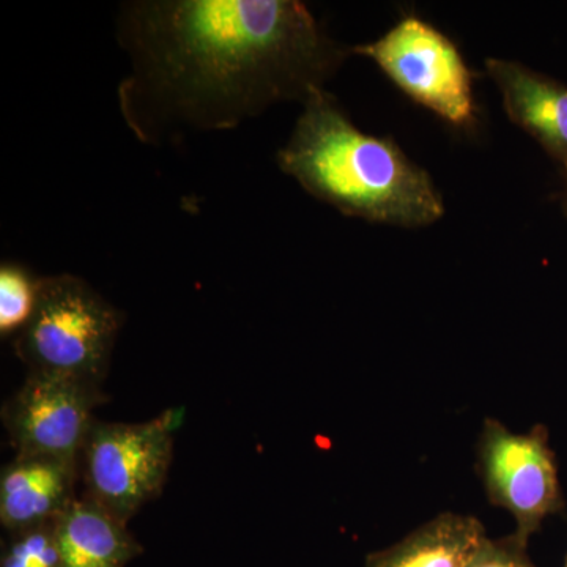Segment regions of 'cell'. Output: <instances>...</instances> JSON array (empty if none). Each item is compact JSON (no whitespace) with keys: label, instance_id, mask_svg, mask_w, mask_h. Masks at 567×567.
I'll return each mask as SVG.
<instances>
[{"label":"cell","instance_id":"4","mask_svg":"<svg viewBox=\"0 0 567 567\" xmlns=\"http://www.w3.org/2000/svg\"><path fill=\"white\" fill-rule=\"evenodd\" d=\"M173 456V431L164 417L133 424L95 420L80 456L84 495L126 525L162 495Z\"/></svg>","mask_w":567,"mask_h":567},{"label":"cell","instance_id":"10","mask_svg":"<svg viewBox=\"0 0 567 567\" xmlns=\"http://www.w3.org/2000/svg\"><path fill=\"white\" fill-rule=\"evenodd\" d=\"M61 567H126L142 546L125 524L91 496H76L55 520Z\"/></svg>","mask_w":567,"mask_h":567},{"label":"cell","instance_id":"9","mask_svg":"<svg viewBox=\"0 0 567 567\" xmlns=\"http://www.w3.org/2000/svg\"><path fill=\"white\" fill-rule=\"evenodd\" d=\"M511 122L539 142L567 174V85L514 61L487 59Z\"/></svg>","mask_w":567,"mask_h":567},{"label":"cell","instance_id":"12","mask_svg":"<svg viewBox=\"0 0 567 567\" xmlns=\"http://www.w3.org/2000/svg\"><path fill=\"white\" fill-rule=\"evenodd\" d=\"M40 278L17 264H2L0 268V333H20L29 322L39 298Z\"/></svg>","mask_w":567,"mask_h":567},{"label":"cell","instance_id":"1","mask_svg":"<svg viewBox=\"0 0 567 567\" xmlns=\"http://www.w3.org/2000/svg\"><path fill=\"white\" fill-rule=\"evenodd\" d=\"M117 37L132 63L118 104L148 145L303 104L352 54L297 0H134Z\"/></svg>","mask_w":567,"mask_h":567},{"label":"cell","instance_id":"14","mask_svg":"<svg viewBox=\"0 0 567 567\" xmlns=\"http://www.w3.org/2000/svg\"><path fill=\"white\" fill-rule=\"evenodd\" d=\"M527 546L516 535L499 539L483 537L466 567H536L528 557Z\"/></svg>","mask_w":567,"mask_h":567},{"label":"cell","instance_id":"8","mask_svg":"<svg viewBox=\"0 0 567 567\" xmlns=\"http://www.w3.org/2000/svg\"><path fill=\"white\" fill-rule=\"evenodd\" d=\"M80 477V461L17 454L0 475L3 529L11 535L58 520L76 499Z\"/></svg>","mask_w":567,"mask_h":567},{"label":"cell","instance_id":"5","mask_svg":"<svg viewBox=\"0 0 567 567\" xmlns=\"http://www.w3.org/2000/svg\"><path fill=\"white\" fill-rule=\"evenodd\" d=\"M409 99L451 125L476 122L473 74L453 40L420 18L406 17L372 43L352 48Z\"/></svg>","mask_w":567,"mask_h":567},{"label":"cell","instance_id":"11","mask_svg":"<svg viewBox=\"0 0 567 567\" xmlns=\"http://www.w3.org/2000/svg\"><path fill=\"white\" fill-rule=\"evenodd\" d=\"M483 537L476 517L443 513L394 546L372 551L365 567H466Z\"/></svg>","mask_w":567,"mask_h":567},{"label":"cell","instance_id":"6","mask_svg":"<svg viewBox=\"0 0 567 567\" xmlns=\"http://www.w3.org/2000/svg\"><path fill=\"white\" fill-rule=\"evenodd\" d=\"M476 454L488 502L514 517L518 539L528 544L547 517L565 509L557 457L543 424L517 434L502 421L487 417Z\"/></svg>","mask_w":567,"mask_h":567},{"label":"cell","instance_id":"16","mask_svg":"<svg viewBox=\"0 0 567 567\" xmlns=\"http://www.w3.org/2000/svg\"><path fill=\"white\" fill-rule=\"evenodd\" d=\"M565 567H567V558H566Z\"/></svg>","mask_w":567,"mask_h":567},{"label":"cell","instance_id":"2","mask_svg":"<svg viewBox=\"0 0 567 567\" xmlns=\"http://www.w3.org/2000/svg\"><path fill=\"white\" fill-rule=\"evenodd\" d=\"M278 164L311 196L352 218L423 227L445 215L427 171L390 137L357 128L324 89L303 103Z\"/></svg>","mask_w":567,"mask_h":567},{"label":"cell","instance_id":"7","mask_svg":"<svg viewBox=\"0 0 567 567\" xmlns=\"http://www.w3.org/2000/svg\"><path fill=\"white\" fill-rule=\"evenodd\" d=\"M106 401L96 383L29 372L0 415L17 454L80 461L93 412Z\"/></svg>","mask_w":567,"mask_h":567},{"label":"cell","instance_id":"3","mask_svg":"<svg viewBox=\"0 0 567 567\" xmlns=\"http://www.w3.org/2000/svg\"><path fill=\"white\" fill-rule=\"evenodd\" d=\"M122 323V312L80 276H47L14 352L29 372L103 385Z\"/></svg>","mask_w":567,"mask_h":567},{"label":"cell","instance_id":"13","mask_svg":"<svg viewBox=\"0 0 567 567\" xmlns=\"http://www.w3.org/2000/svg\"><path fill=\"white\" fill-rule=\"evenodd\" d=\"M0 567H61L55 522L11 533Z\"/></svg>","mask_w":567,"mask_h":567},{"label":"cell","instance_id":"15","mask_svg":"<svg viewBox=\"0 0 567 567\" xmlns=\"http://www.w3.org/2000/svg\"><path fill=\"white\" fill-rule=\"evenodd\" d=\"M561 208H563V213H565V216L567 218V183H566L565 192H563V196H561Z\"/></svg>","mask_w":567,"mask_h":567}]
</instances>
